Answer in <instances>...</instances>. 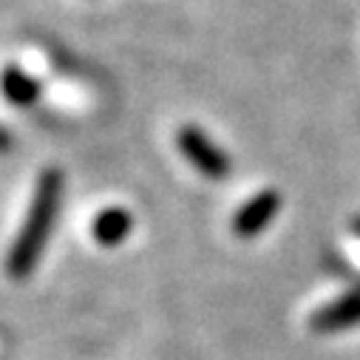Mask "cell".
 Here are the masks:
<instances>
[{"label": "cell", "mask_w": 360, "mask_h": 360, "mask_svg": "<svg viewBox=\"0 0 360 360\" xmlns=\"http://www.w3.org/2000/svg\"><path fill=\"white\" fill-rule=\"evenodd\" d=\"M0 94H4L15 108H29L40 97V82L18 63H9L0 71Z\"/></svg>", "instance_id": "obj_5"}, {"label": "cell", "mask_w": 360, "mask_h": 360, "mask_svg": "<svg viewBox=\"0 0 360 360\" xmlns=\"http://www.w3.org/2000/svg\"><path fill=\"white\" fill-rule=\"evenodd\" d=\"M12 145H15V136H12L4 125H0V153H9V150H12Z\"/></svg>", "instance_id": "obj_7"}, {"label": "cell", "mask_w": 360, "mask_h": 360, "mask_svg": "<svg viewBox=\"0 0 360 360\" xmlns=\"http://www.w3.org/2000/svg\"><path fill=\"white\" fill-rule=\"evenodd\" d=\"M281 205H284V199L273 188L255 193L252 199H247L236 210V216H233V233L238 238H255L258 233H264L269 224L276 221V216L281 213Z\"/></svg>", "instance_id": "obj_3"}, {"label": "cell", "mask_w": 360, "mask_h": 360, "mask_svg": "<svg viewBox=\"0 0 360 360\" xmlns=\"http://www.w3.org/2000/svg\"><path fill=\"white\" fill-rule=\"evenodd\" d=\"M63 173L57 167H46L37 179V188L26 213V221L6 255V273L12 278H26L32 276V269L37 266L49 236L57 224V213H60V202H63Z\"/></svg>", "instance_id": "obj_1"}, {"label": "cell", "mask_w": 360, "mask_h": 360, "mask_svg": "<svg viewBox=\"0 0 360 360\" xmlns=\"http://www.w3.org/2000/svg\"><path fill=\"white\" fill-rule=\"evenodd\" d=\"M176 148L205 179L210 182H221L233 170V159L199 128V125H182L176 134Z\"/></svg>", "instance_id": "obj_2"}, {"label": "cell", "mask_w": 360, "mask_h": 360, "mask_svg": "<svg viewBox=\"0 0 360 360\" xmlns=\"http://www.w3.org/2000/svg\"><path fill=\"white\" fill-rule=\"evenodd\" d=\"M134 230V216L125 207H103L91 221V236L100 247H120Z\"/></svg>", "instance_id": "obj_6"}, {"label": "cell", "mask_w": 360, "mask_h": 360, "mask_svg": "<svg viewBox=\"0 0 360 360\" xmlns=\"http://www.w3.org/2000/svg\"><path fill=\"white\" fill-rule=\"evenodd\" d=\"M360 323V290L343 292L309 315V329L318 335H338Z\"/></svg>", "instance_id": "obj_4"}]
</instances>
